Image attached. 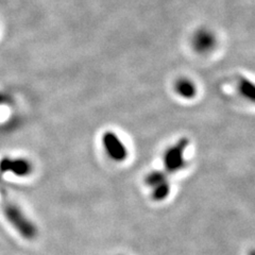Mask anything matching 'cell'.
Wrapping results in <instances>:
<instances>
[{"mask_svg": "<svg viewBox=\"0 0 255 255\" xmlns=\"http://www.w3.org/2000/svg\"><path fill=\"white\" fill-rule=\"evenodd\" d=\"M189 140L181 138L173 147L166 152L165 168L167 172H174L179 170L184 165V151L187 148Z\"/></svg>", "mask_w": 255, "mask_h": 255, "instance_id": "6da1fadb", "label": "cell"}, {"mask_svg": "<svg viewBox=\"0 0 255 255\" xmlns=\"http://www.w3.org/2000/svg\"><path fill=\"white\" fill-rule=\"evenodd\" d=\"M103 145L108 154L115 161H124L127 157V149L124 142L113 132H106L103 135Z\"/></svg>", "mask_w": 255, "mask_h": 255, "instance_id": "7a4b0ae2", "label": "cell"}, {"mask_svg": "<svg viewBox=\"0 0 255 255\" xmlns=\"http://www.w3.org/2000/svg\"><path fill=\"white\" fill-rule=\"evenodd\" d=\"M2 171H11L17 175H26L31 171V165L25 159H4L0 165Z\"/></svg>", "mask_w": 255, "mask_h": 255, "instance_id": "3957f363", "label": "cell"}, {"mask_svg": "<svg viewBox=\"0 0 255 255\" xmlns=\"http://www.w3.org/2000/svg\"><path fill=\"white\" fill-rule=\"evenodd\" d=\"M175 92L179 96L183 98L190 99L195 97L196 95V86L194 85L193 82H190L187 79H181L179 81L175 83Z\"/></svg>", "mask_w": 255, "mask_h": 255, "instance_id": "277c9868", "label": "cell"}, {"mask_svg": "<svg viewBox=\"0 0 255 255\" xmlns=\"http://www.w3.org/2000/svg\"><path fill=\"white\" fill-rule=\"evenodd\" d=\"M195 48L199 52H204L212 49V47L215 44L214 37L206 32H202V33H198V35L195 37Z\"/></svg>", "mask_w": 255, "mask_h": 255, "instance_id": "5b68a950", "label": "cell"}, {"mask_svg": "<svg viewBox=\"0 0 255 255\" xmlns=\"http://www.w3.org/2000/svg\"><path fill=\"white\" fill-rule=\"evenodd\" d=\"M152 188H153L152 198L154 199L155 201L164 200V199L168 197L169 191H170V187H169V184H168V182H167V181L161 183V184H158V185H156Z\"/></svg>", "mask_w": 255, "mask_h": 255, "instance_id": "8992f818", "label": "cell"}, {"mask_svg": "<svg viewBox=\"0 0 255 255\" xmlns=\"http://www.w3.org/2000/svg\"><path fill=\"white\" fill-rule=\"evenodd\" d=\"M239 89H241L242 94L246 98H248L251 101H254L255 98V89L253 83L248 79H242L239 83Z\"/></svg>", "mask_w": 255, "mask_h": 255, "instance_id": "52a82bcc", "label": "cell"}, {"mask_svg": "<svg viewBox=\"0 0 255 255\" xmlns=\"http://www.w3.org/2000/svg\"><path fill=\"white\" fill-rule=\"evenodd\" d=\"M147 184L151 187H154L166 181V174L163 171H154L147 177Z\"/></svg>", "mask_w": 255, "mask_h": 255, "instance_id": "ba28073f", "label": "cell"}, {"mask_svg": "<svg viewBox=\"0 0 255 255\" xmlns=\"http://www.w3.org/2000/svg\"><path fill=\"white\" fill-rule=\"evenodd\" d=\"M14 203L12 201H10V199H7L5 197V195L2 193V190L0 189V207L3 212V214L10 209V207L13 205Z\"/></svg>", "mask_w": 255, "mask_h": 255, "instance_id": "9c48e42d", "label": "cell"}]
</instances>
